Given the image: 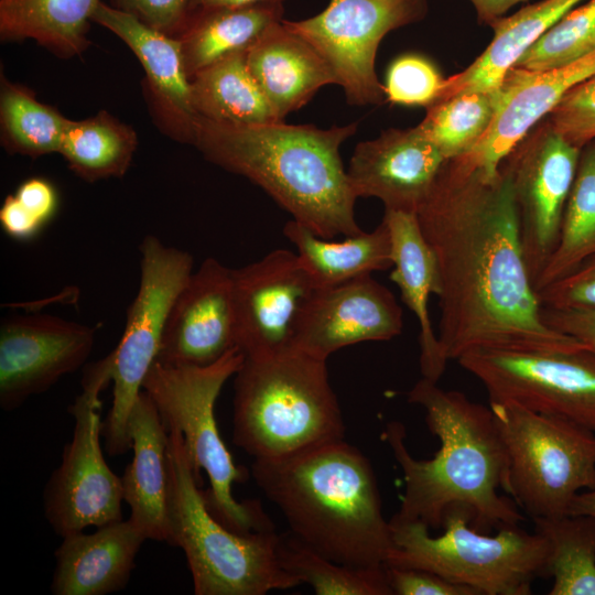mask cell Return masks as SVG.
Wrapping results in <instances>:
<instances>
[{"instance_id": "cell-1", "label": "cell", "mask_w": 595, "mask_h": 595, "mask_svg": "<svg viewBox=\"0 0 595 595\" xmlns=\"http://www.w3.org/2000/svg\"><path fill=\"white\" fill-rule=\"evenodd\" d=\"M436 258L439 342L447 360L478 348H587L548 326L521 245L511 176L446 160L416 210Z\"/></svg>"}, {"instance_id": "cell-2", "label": "cell", "mask_w": 595, "mask_h": 595, "mask_svg": "<svg viewBox=\"0 0 595 595\" xmlns=\"http://www.w3.org/2000/svg\"><path fill=\"white\" fill-rule=\"evenodd\" d=\"M408 401L424 409L426 425L441 446L429 459L415 458L407 447L403 423L387 424L382 437L404 483L400 508L391 520L421 521L437 529L448 510L465 508L472 515L470 526L486 533L523 521L516 502L499 494L508 463L490 407L424 377L410 389Z\"/></svg>"}, {"instance_id": "cell-3", "label": "cell", "mask_w": 595, "mask_h": 595, "mask_svg": "<svg viewBox=\"0 0 595 595\" xmlns=\"http://www.w3.org/2000/svg\"><path fill=\"white\" fill-rule=\"evenodd\" d=\"M358 123L227 125L197 117L193 145L209 162L260 186L294 220L324 239L363 231L339 149Z\"/></svg>"}, {"instance_id": "cell-4", "label": "cell", "mask_w": 595, "mask_h": 595, "mask_svg": "<svg viewBox=\"0 0 595 595\" xmlns=\"http://www.w3.org/2000/svg\"><path fill=\"white\" fill-rule=\"evenodd\" d=\"M251 476L296 539L355 567H383L392 536L369 459L345 440L278 459H253Z\"/></svg>"}, {"instance_id": "cell-5", "label": "cell", "mask_w": 595, "mask_h": 595, "mask_svg": "<svg viewBox=\"0 0 595 595\" xmlns=\"http://www.w3.org/2000/svg\"><path fill=\"white\" fill-rule=\"evenodd\" d=\"M345 440L326 360L299 350L246 357L235 374L232 442L253 459H278Z\"/></svg>"}, {"instance_id": "cell-6", "label": "cell", "mask_w": 595, "mask_h": 595, "mask_svg": "<svg viewBox=\"0 0 595 595\" xmlns=\"http://www.w3.org/2000/svg\"><path fill=\"white\" fill-rule=\"evenodd\" d=\"M170 542L183 550L196 595H264L300 585L278 560L275 530L237 533L208 510L182 433L167 428Z\"/></svg>"}, {"instance_id": "cell-7", "label": "cell", "mask_w": 595, "mask_h": 595, "mask_svg": "<svg viewBox=\"0 0 595 595\" xmlns=\"http://www.w3.org/2000/svg\"><path fill=\"white\" fill-rule=\"evenodd\" d=\"M244 354L230 349L208 366H172L154 361L142 389L150 396L166 428L183 435L195 477L202 483L204 470L209 487L203 490L213 516L228 529L248 534L274 530L258 500L237 501L232 485L248 477L245 467L234 463L220 437L214 409L224 383L240 367Z\"/></svg>"}, {"instance_id": "cell-8", "label": "cell", "mask_w": 595, "mask_h": 595, "mask_svg": "<svg viewBox=\"0 0 595 595\" xmlns=\"http://www.w3.org/2000/svg\"><path fill=\"white\" fill-rule=\"evenodd\" d=\"M389 521L393 545L385 565L428 570L478 595H530L534 580L549 577L548 541L519 524L489 536L470 526L465 508L445 513L439 536L421 521Z\"/></svg>"}, {"instance_id": "cell-9", "label": "cell", "mask_w": 595, "mask_h": 595, "mask_svg": "<svg viewBox=\"0 0 595 595\" xmlns=\"http://www.w3.org/2000/svg\"><path fill=\"white\" fill-rule=\"evenodd\" d=\"M506 454L504 491L531 519L569 513L595 488V431L511 403H489Z\"/></svg>"}, {"instance_id": "cell-10", "label": "cell", "mask_w": 595, "mask_h": 595, "mask_svg": "<svg viewBox=\"0 0 595 595\" xmlns=\"http://www.w3.org/2000/svg\"><path fill=\"white\" fill-rule=\"evenodd\" d=\"M138 293L128 307L123 334L109 354L112 404L101 422L107 452L125 454L132 447L128 434L131 410L143 380L155 361L170 309L193 272V258L147 235L141 245Z\"/></svg>"}, {"instance_id": "cell-11", "label": "cell", "mask_w": 595, "mask_h": 595, "mask_svg": "<svg viewBox=\"0 0 595 595\" xmlns=\"http://www.w3.org/2000/svg\"><path fill=\"white\" fill-rule=\"evenodd\" d=\"M109 381V355L85 369L83 390L69 408L75 423L73 436L44 489L46 520L62 538L87 527L98 528L122 520L121 477L107 465L99 441V394Z\"/></svg>"}, {"instance_id": "cell-12", "label": "cell", "mask_w": 595, "mask_h": 595, "mask_svg": "<svg viewBox=\"0 0 595 595\" xmlns=\"http://www.w3.org/2000/svg\"><path fill=\"white\" fill-rule=\"evenodd\" d=\"M489 403H511L595 431V353L478 348L457 359Z\"/></svg>"}, {"instance_id": "cell-13", "label": "cell", "mask_w": 595, "mask_h": 595, "mask_svg": "<svg viewBox=\"0 0 595 595\" xmlns=\"http://www.w3.org/2000/svg\"><path fill=\"white\" fill-rule=\"evenodd\" d=\"M428 10V0H329L316 15L282 22L323 57L350 105H380L387 100L375 67L380 42Z\"/></svg>"}, {"instance_id": "cell-14", "label": "cell", "mask_w": 595, "mask_h": 595, "mask_svg": "<svg viewBox=\"0 0 595 595\" xmlns=\"http://www.w3.org/2000/svg\"><path fill=\"white\" fill-rule=\"evenodd\" d=\"M581 150L545 120L501 162L511 176L523 256L533 285L558 245Z\"/></svg>"}, {"instance_id": "cell-15", "label": "cell", "mask_w": 595, "mask_h": 595, "mask_svg": "<svg viewBox=\"0 0 595 595\" xmlns=\"http://www.w3.org/2000/svg\"><path fill=\"white\" fill-rule=\"evenodd\" d=\"M317 289L298 253L285 249L232 269L236 346L244 356L293 350L299 321Z\"/></svg>"}, {"instance_id": "cell-16", "label": "cell", "mask_w": 595, "mask_h": 595, "mask_svg": "<svg viewBox=\"0 0 595 595\" xmlns=\"http://www.w3.org/2000/svg\"><path fill=\"white\" fill-rule=\"evenodd\" d=\"M95 331L52 315H15L0 327V407L12 411L89 357Z\"/></svg>"}, {"instance_id": "cell-17", "label": "cell", "mask_w": 595, "mask_h": 595, "mask_svg": "<svg viewBox=\"0 0 595 595\" xmlns=\"http://www.w3.org/2000/svg\"><path fill=\"white\" fill-rule=\"evenodd\" d=\"M402 309L371 274L318 288L299 321L293 350L320 359L346 346L389 340L401 334Z\"/></svg>"}, {"instance_id": "cell-18", "label": "cell", "mask_w": 595, "mask_h": 595, "mask_svg": "<svg viewBox=\"0 0 595 595\" xmlns=\"http://www.w3.org/2000/svg\"><path fill=\"white\" fill-rule=\"evenodd\" d=\"M235 347L232 269L207 258L175 298L155 361L208 366Z\"/></svg>"}, {"instance_id": "cell-19", "label": "cell", "mask_w": 595, "mask_h": 595, "mask_svg": "<svg viewBox=\"0 0 595 595\" xmlns=\"http://www.w3.org/2000/svg\"><path fill=\"white\" fill-rule=\"evenodd\" d=\"M91 22L116 34L140 62L144 71V99L158 129L174 141L193 145L197 115L177 39L102 1L97 4Z\"/></svg>"}, {"instance_id": "cell-20", "label": "cell", "mask_w": 595, "mask_h": 595, "mask_svg": "<svg viewBox=\"0 0 595 595\" xmlns=\"http://www.w3.org/2000/svg\"><path fill=\"white\" fill-rule=\"evenodd\" d=\"M446 159L418 126L390 128L359 142L347 169L356 197H376L385 210L415 213Z\"/></svg>"}, {"instance_id": "cell-21", "label": "cell", "mask_w": 595, "mask_h": 595, "mask_svg": "<svg viewBox=\"0 0 595 595\" xmlns=\"http://www.w3.org/2000/svg\"><path fill=\"white\" fill-rule=\"evenodd\" d=\"M593 75L595 50L573 63L548 71L511 67L497 89L496 110L488 130L461 156L489 174L496 173L507 155L549 116L562 97Z\"/></svg>"}, {"instance_id": "cell-22", "label": "cell", "mask_w": 595, "mask_h": 595, "mask_svg": "<svg viewBox=\"0 0 595 595\" xmlns=\"http://www.w3.org/2000/svg\"><path fill=\"white\" fill-rule=\"evenodd\" d=\"M51 583L54 595H105L123 589L148 537L129 517L62 538Z\"/></svg>"}, {"instance_id": "cell-23", "label": "cell", "mask_w": 595, "mask_h": 595, "mask_svg": "<svg viewBox=\"0 0 595 595\" xmlns=\"http://www.w3.org/2000/svg\"><path fill=\"white\" fill-rule=\"evenodd\" d=\"M128 434L133 457L121 476L123 500L148 539L169 543V430L144 390L131 410Z\"/></svg>"}, {"instance_id": "cell-24", "label": "cell", "mask_w": 595, "mask_h": 595, "mask_svg": "<svg viewBox=\"0 0 595 595\" xmlns=\"http://www.w3.org/2000/svg\"><path fill=\"white\" fill-rule=\"evenodd\" d=\"M382 219L391 238L393 264L390 279L419 322L422 377L439 382L448 360L442 353L429 313L431 294L439 295L441 291L436 258L421 231L415 213L385 210Z\"/></svg>"}, {"instance_id": "cell-25", "label": "cell", "mask_w": 595, "mask_h": 595, "mask_svg": "<svg viewBox=\"0 0 595 595\" xmlns=\"http://www.w3.org/2000/svg\"><path fill=\"white\" fill-rule=\"evenodd\" d=\"M272 24L246 54L248 68L278 117L306 105L336 79L316 50L282 22Z\"/></svg>"}, {"instance_id": "cell-26", "label": "cell", "mask_w": 595, "mask_h": 595, "mask_svg": "<svg viewBox=\"0 0 595 595\" xmlns=\"http://www.w3.org/2000/svg\"><path fill=\"white\" fill-rule=\"evenodd\" d=\"M581 1L541 0L490 23L494 36L488 46L464 71L445 78L437 100L467 91L497 90L521 55Z\"/></svg>"}, {"instance_id": "cell-27", "label": "cell", "mask_w": 595, "mask_h": 595, "mask_svg": "<svg viewBox=\"0 0 595 595\" xmlns=\"http://www.w3.org/2000/svg\"><path fill=\"white\" fill-rule=\"evenodd\" d=\"M283 4L201 7L192 10L177 39L187 76L248 50L282 19Z\"/></svg>"}, {"instance_id": "cell-28", "label": "cell", "mask_w": 595, "mask_h": 595, "mask_svg": "<svg viewBox=\"0 0 595 595\" xmlns=\"http://www.w3.org/2000/svg\"><path fill=\"white\" fill-rule=\"evenodd\" d=\"M283 234L295 246L317 288L385 271L393 264L390 232L383 219L372 231L346 236L340 241L324 239L294 219L284 225Z\"/></svg>"}, {"instance_id": "cell-29", "label": "cell", "mask_w": 595, "mask_h": 595, "mask_svg": "<svg viewBox=\"0 0 595 595\" xmlns=\"http://www.w3.org/2000/svg\"><path fill=\"white\" fill-rule=\"evenodd\" d=\"M101 0H0L2 42L33 40L60 58L82 55Z\"/></svg>"}, {"instance_id": "cell-30", "label": "cell", "mask_w": 595, "mask_h": 595, "mask_svg": "<svg viewBox=\"0 0 595 595\" xmlns=\"http://www.w3.org/2000/svg\"><path fill=\"white\" fill-rule=\"evenodd\" d=\"M246 54L229 55L191 78V101L197 117L239 126L283 121L252 77Z\"/></svg>"}, {"instance_id": "cell-31", "label": "cell", "mask_w": 595, "mask_h": 595, "mask_svg": "<svg viewBox=\"0 0 595 595\" xmlns=\"http://www.w3.org/2000/svg\"><path fill=\"white\" fill-rule=\"evenodd\" d=\"M138 148L136 130L106 110L68 119L58 154L69 170L86 182L122 177Z\"/></svg>"}, {"instance_id": "cell-32", "label": "cell", "mask_w": 595, "mask_h": 595, "mask_svg": "<svg viewBox=\"0 0 595 595\" xmlns=\"http://www.w3.org/2000/svg\"><path fill=\"white\" fill-rule=\"evenodd\" d=\"M532 521L549 544V595H595V517L566 513Z\"/></svg>"}, {"instance_id": "cell-33", "label": "cell", "mask_w": 595, "mask_h": 595, "mask_svg": "<svg viewBox=\"0 0 595 595\" xmlns=\"http://www.w3.org/2000/svg\"><path fill=\"white\" fill-rule=\"evenodd\" d=\"M595 253V140L582 148L558 245L534 282L538 292Z\"/></svg>"}, {"instance_id": "cell-34", "label": "cell", "mask_w": 595, "mask_h": 595, "mask_svg": "<svg viewBox=\"0 0 595 595\" xmlns=\"http://www.w3.org/2000/svg\"><path fill=\"white\" fill-rule=\"evenodd\" d=\"M68 118L29 87L0 76V140L10 154L36 159L58 153Z\"/></svg>"}, {"instance_id": "cell-35", "label": "cell", "mask_w": 595, "mask_h": 595, "mask_svg": "<svg viewBox=\"0 0 595 595\" xmlns=\"http://www.w3.org/2000/svg\"><path fill=\"white\" fill-rule=\"evenodd\" d=\"M278 560L300 584L317 595H392L386 569L355 567L334 562L306 547L291 532L280 534Z\"/></svg>"}, {"instance_id": "cell-36", "label": "cell", "mask_w": 595, "mask_h": 595, "mask_svg": "<svg viewBox=\"0 0 595 595\" xmlns=\"http://www.w3.org/2000/svg\"><path fill=\"white\" fill-rule=\"evenodd\" d=\"M497 90L467 91L429 106L418 125L446 159L468 153L488 130L495 115Z\"/></svg>"}, {"instance_id": "cell-37", "label": "cell", "mask_w": 595, "mask_h": 595, "mask_svg": "<svg viewBox=\"0 0 595 595\" xmlns=\"http://www.w3.org/2000/svg\"><path fill=\"white\" fill-rule=\"evenodd\" d=\"M595 50V0L571 9L517 61V67L548 71Z\"/></svg>"}, {"instance_id": "cell-38", "label": "cell", "mask_w": 595, "mask_h": 595, "mask_svg": "<svg viewBox=\"0 0 595 595\" xmlns=\"http://www.w3.org/2000/svg\"><path fill=\"white\" fill-rule=\"evenodd\" d=\"M445 78L428 58L407 54L388 68L385 91L388 101L404 106L429 107L440 96Z\"/></svg>"}, {"instance_id": "cell-39", "label": "cell", "mask_w": 595, "mask_h": 595, "mask_svg": "<svg viewBox=\"0 0 595 595\" xmlns=\"http://www.w3.org/2000/svg\"><path fill=\"white\" fill-rule=\"evenodd\" d=\"M551 127L582 149L595 140V75L571 88L549 113Z\"/></svg>"}, {"instance_id": "cell-40", "label": "cell", "mask_w": 595, "mask_h": 595, "mask_svg": "<svg viewBox=\"0 0 595 595\" xmlns=\"http://www.w3.org/2000/svg\"><path fill=\"white\" fill-rule=\"evenodd\" d=\"M537 295L547 307H595V253L567 275L539 290Z\"/></svg>"}, {"instance_id": "cell-41", "label": "cell", "mask_w": 595, "mask_h": 595, "mask_svg": "<svg viewBox=\"0 0 595 595\" xmlns=\"http://www.w3.org/2000/svg\"><path fill=\"white\" fill-rule=\"evenodd\" d=\"M192 0H109V6L144 25L176 37L191 12Z\"/></svg>"}, {"instance_id": "cell-42", "label": "cell", "mask_w": 595, "mask_h": 595, "mask_svg": "<svg viewBox=\"0 0 595 595\" xmlns=\"http://www.w3.org/2000/svg\"><path fill=\"white\" fill-rule=\"evenodd\" d=\"M385 569L392 595H478L473 588L428 570L388 565Z\"/></svg>"}, {"instance_id": "cell-43", "label": "cell", "mask_w": 595, "mask_h": 595, "mask_svg": "<svg viewBox=\"0 0 595 595\" xmlns=\"http://www.w3.org/2000/svg\"><path fill=\"white\" fill-rule=\"evenodd\" d=\"M544 323L574 337L595 353V307L553 309L542 306Z\"/></svg>"}, {"instance_id": "cell-44", "label": "cell", "mask_w": 595, "mask_h": 595, "mask_svg": "<svg viewBox=\"0 0 595 595\" xmlns=\"http://www.w3.org/2000/svg\"><path fill=\"white\" fill-rule=\"evenodd\" d=\"M21 204L43 224L50 220L57 208V194L54 186L41 177L24 181L14 194Z\"/></svg>"}, {"instance_id": "cell-45", "label": "cell", "mask_w": 595, "mask_h": 595, "mask_svg": "<svg viewBox=\"0 0 595 595\" xmlns=\"http://www.w3.org/2000/svg\"><path fill=\"white\" fill-rule=\"evenodd\" d=\"M0 224L8 236L18 240L31 239L44 225L14 194L8 195L3 201L0 208Z\"/></svg>"}, {"instance_id": "cell-46", "label": "cell", "mask_w": 595, "mask_h": 595, "mask_svg": "<svg viewBox=\"0 0 595 595\" xmlns=\"http://www.w3.org/2000/svg\"><path fill=\"white\" fill-rule=\"evenodd\" d=\"M473 4L477 21L484 24H490L499 18L505 17L508 10L518 3L528 0H469Z\"/></svg>"}, {"instance_id": "cell-47", "label": "cell", "mask_w": 595, "mask_h": 595, "mask_svg": "<svg viewBox=\"0 0 595 595\" xmlns=\"http://www.w3.org/2000/svg\"><path fill=\"white\" fill-rule=\"evenodd\" d=\"M284 0H192L191 11L201 7H248L259 4H283Z\"/></svg>"}, {"instance_id": "cell-48", "label": "cell", "mask_w": 595, "mask_h": 595, "mask_svg": "<svg viewBox=\"0 0 595 595\" xmlns=\"http://www.w3.org/2000/svg\"><path fill=\"white\" fill-rule=\"evenodd\" d=\"M569 513L595 517V488L580 493L572 501Z\"/></svg>"}]
</instances>
